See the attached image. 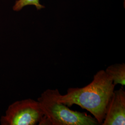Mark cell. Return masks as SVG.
<instances>
[{"label": "cell", "mask_w": 125, "mask_h": 125, "mask_svg": "<svg viewBox=\"0 0 125 125\" xmlns=\"http://www.w3.org/2000/svg\"><path fill=\"white\" fill-rule=\"evenodd\" d=\"M106 74L112 79L116 85L120 84L122 86L125 85V64L115 63L107 67L105 71Z\"/></svg>", "instance_id": "5b68a950"}, {"label": "cell", "mask_w": 125, "mask_h": 125, "mask_svg": "<svg viewBox=\"0 0 125 125\" xmlns=\"http://www.w3.org/2000/svg\"><path fill=\"white\" fill-rule=\"evenodd\" d=\"M115 85L104 70H100L93 77L92 81L83 88H71L66 94L62 95L58 91V102L70 107L75 104L90 112L102 124L108 103Z\"/></svg>", "instance_id": "6da1fadb"}, {"label": "cell", "mask_w": 125, "mask_h": 125, "mask_svg": "<svg viewBox=\"0 0 125 125\" xmlns=\"http://www.w3.org/2000/svg\"><path fill=\"white\" fill-rule=\"evenodd\" d=\"M28 5H34L38 10L43 9L45 7L40 3V0H17L13 6V9L15 11H19Z\"/></svg>", "instance_id": "8992f818"}, {"label": "cell", "mask_w": 125, "mask_h": 125, "mask_svg": "<svg viewBox=\"0 0 125 125\" xmlns=\"http://www.w3.org/2000/svg\"><path fill=\"white\" fill-rule=\"evenodd\" d=\"M58 89H47L37 99L44 114L39 125H99L94 117L87 113L73 111L58 102Z\"/></svg>", "instance_id": "7a4b0ae2"}, {"label": "cell", "mask_w": 125, "mask_h": 125, "mask_svg": "<svg viewBox=\"0 0 125 125\" xmlns=\"http://www.w3.org/2000/svg\"><path fill=\"white\" fill-rule=\"evenodd\" d=\"M44 114L38 101L27 99L14 102L1 116V125H35L39 124Z\"/></svg>", "instance_id": "3957f363"}, {"label": "cell", "mask_w": 125, "mask_h": 125, "mask_svg": "<svg viewBox=\"0 0 125 125\" xmlns=\"http://www.w3.org/2000/svg\"><path fill=\"white\" fill-rule=\"evenodd\" d=\"M125 124V91L123 87L115 90L108 103L103 125Z\"/></svg>", "instance_id": "277c9868"}]
</instances>
